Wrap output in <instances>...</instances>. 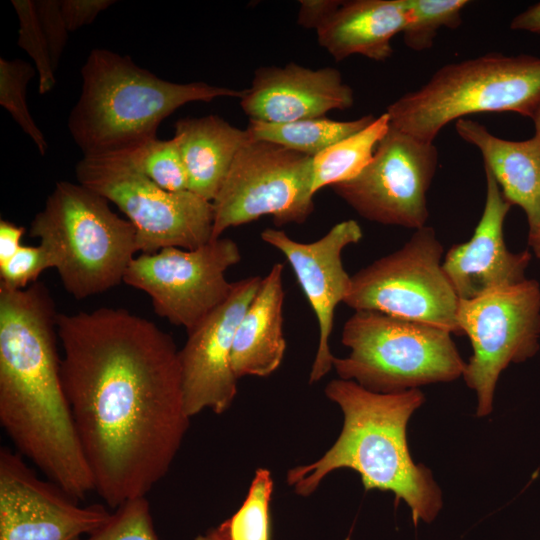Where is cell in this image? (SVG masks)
<instances>
[{
  "mask_svg": "<svg viewBox=\"0 0 540 540\" xmlns=\"http://www.w3.org/2000/svg\"><path fill=\"white\" fill-rule=\"evenodd\" d=\"M60 373L95 492L113 509L169 472L190 425L179 349L123 308L59 313Z\"/></svg>",
  "mask_w": 540,
  "mask_h": 540,
  "instance_id": "6da1fadb",
  "label": "cell"
},
{
  "mask_svg": "<svg viewBox=\"0 0 540 540\" xmlns=\"http://www.w3.org/2000/svg\"><path fill=\"white\" fill-rule=\"evenodd\" d=\"M58 314L40 282L0 286V424L15 451L83 500L95 488L61 379Z\"/></svg>",
  "mask_w": 540,
  "mask_h": 540,
  "instance_id": "7a4b0ae2",
  "label": "cell"
},
{
  "mask_svg": "<svg viewBox=\"0 0 540 540\" xmlns=\"http://www.w3.org/2000/svg\"><path fill=\"white\" fill-rule=\"evenodd\" d=\"M344 416L335 443L316 461L286 474L299 496H310L322 480L340 468L356 471L365 490L390 491L397 504L411 509L414 524L432 522L442 508V494L431 471L416 464L407 443V424L425 401L419 388L377 393L351 380L333 379L324 389Z\"/></svg>",
  "mask_w": 540,
  "mask_h": 540,
  "instance_id": "3957f363",
  "label": "cell"
},
{
  "mask_svg": "<svg viewBox=\"0 0 540 540\" xmlns=\"http://www.w3.org/2000/svg\"><path fill=\"white\" fill-rule=\"evenodd\" d=\"M81 78V94L67 125L83 157L114 153L157 137L160 123L187 103L243 95V90L205 82L163 80L107 49L89 53Z\"/></svg>",
  "mask_w": 540,
  "mask_h": 540,
  "instance_id": "277c9868",
  "label": "cell"
},
{
  "mask_svg": "<svg viewBox=\"0 0 540 540\" xmlns=\"http://www.w3.org/2000/svg\"><path fill=\"white\" fill-rule=\"evenodd\" d=\"M30 235L40 239L63 287L78 300L123 282L139 252L134 226L104 197L69 181L56 183L32 220Z\"/></svg>",
  "mask_w": 540,
  "mask_h": 540,
  "instance_id": "5b68a950",
  "label": "cell"
},
{
  "mask_svg": "<svg viewBox=\"0 0 540 540\" xmlns=\"http://www.w3.org/2000/svg\"><path fill=\"white\" fill-rule=\"evenodd\" d=\"M540 108V57L489 53L439 68L419 89L391 103L390 126L433 143L447 124L474 113Z\"/></svg>",
  "mask_w": 540,
  "mask_h": 540,
  "instance_id": "8992f818",
  "label": "cell"
},
{
  "mask_svg": "<svg viewBox=\"0 0 540 540\" xmlns=\"http://www.w3.org/2000/svg\"><path fill=\"white\" fill-rule=\"evenodd\" d=\"M345 357H334L338 377L377 393H397L463 376L452 333L440 327L371 310L355 311L344 323Z\"/></svg>",
  "mask_w": 540,
  "mask_h": 540,
  "instance_id": "52a82bcc",
  "label": "cell"
},
{
  "mask_svg": "<svg viewBox=\"0 0 540 540\" xmlns=\"http://www.w3.org/2000/svg\"><path fill=\"white\" fill-rule=\"evenodd\" d=\"M443 253L432 227L415 230L400 249L351 276L344 304L354 311H377L459 335L460 299L443 270Z\"/></svg>",
  "mask_w": 540,
  "mask_h": 540,
  "instance_id": "ba28073f",
  "label": "cell"
},
{
  "mask_svg": "<svg viewBox=\"0 0 540 540\" xmlns=\"http://www.w3.org/2000/svg\"><path fill=\"white\" fill-rule=\"evenodd\" d=\"M78 183L114 203L134 226L140 253L163 248L195 249L212 239V202L186 190L170 192L125 162L83 157Z\"/></svg>",
  "mask_w": 540,
  "mask_h": 540,
  "instance_id": "9c48e42d",
  "label": "cell"
},
{
  "mask_svg": "<svg viewBox=\"0 0 540 540\" xmlns=\"http://www.w3.org/2000/svg\"><path fill=\"white\" fill-rule=\"evenodd\" d=\"M313 157L250 140L235 156L212 201V239L272 216L277 226L304 223L314 210Z\"/></svg>",
  "mask_w": 540,
  "mask_h": 540,
  "instance_id": "30bf717a",
  "label": "cell"
},
{
  "mask_svg": "<svg viewBox=\"0 0 540 540\" xmlns=\"http://www.w3.org/2000/svg\"><path fill=\"white\" fill-rule=\"evenodd\" d=\"M460 334L473 354L463 378L477 395L479 417L493 409L500 374L512 363L534 357L540 348V284L535 279L499 287L469 300H460Z\"/></svg>",
  "mask_w": 540,
  "mask_h": 540,
  "instance_id": "8fae6325",
  "label": "cell"
},
{
  "mask_svg": "<svg viewBox=\"0 0 540 540\" xmlns=\"http://www.w3.org/2000/svg\"><path fill=\"white\" fill-rule=\"evenodd\" d=\"M240 260L238 244L220 237L195 249L140 253L123 282L149 295L155 313L188 333L230 296L233 282L226 271Z\"/></svg>",
  "mask_w": 540,
  "mask_h": 540,
  "instance_id": "7c38bea8",
  "label": "cell"
},
{
  "mask_svg": "<svg viewBox=\"0 0 540 540\" xmlns=\"http://www.w3.org/2000/svg\"><path fill=\"white\" fill-rule=\"evenodd\" d=\"M437 165L433 143L390 126L369 164L332 189L371 222L417 230L429 215L427 192Z\"/></svg>",
  "mask_w": 540,
  "mask_h": 540,
  "instance_id": "4fadbf2b",
  "label": "cell"
},
{
  "mask_svg": "<svg viewBox=\"0 0 540 540\" xmlns=\"http://www.w3.org/2000/svg\"><path fill=\"white\" fill-rule=\"evenodd\" d=\"M41 479L17 451L0 449V540H76L102 527L112 512L83 506Z\"/></svg>",
  "mask_w": 540,
  "mask_h": 540,
  "instance_id": "5bb4252c",
  "label": "cell"
},
{
  "mask_svg": "<svg viewBox=\"0 0 540 540\" xmlns=\"http://www.w3.org/2000/svg\"><path fill=\"white\" fill-rule=\"evenodd\" d=\"M261 280L249 276L233 282L227 300L187 333L179 360L184 408L190 418L206 409L222 414L231 407L239 380L231 363L234 336Z\"/></svg>",
  "mask_w": 540,
  "mask_h": 540,
  "instance_id": "9a60e30c",
  "label": "cell"
},
{
  "mask_svg": "<svg viewBox=\"0 0 540 540\" xmlns=\"http://www.w3.org/2000/svg\"><path fill=\"white\" fill-rule=\"evenodd\" d=\"M260 236L285 256L315 314L318 345L309 383L319 382L333 368L335 356L329 341L335 310L339 303H344L351 287V276L344 268L342 254L346 247L362 239L361 226L355 220H344L309 243L294 240L285 231L274 228L264 229Z\"/></svg>",
  "mask_w": 540,
  "mask_h": 540,
  "instance_id": "2e32d148",
  "label": "cell"
},
{
  "mask_svg": "<svg viewBox=\"0 0 540 540\" xmlns=\"http://www.w3.org/2000/svg\"><path fill=\"white\" fill-rule=\"evenodd\" d=\"M486 197L482 216L472 237L452 246L442 266L460 300L527 279L532 258L528 250L510 251L504 240V222L511 204L503 196L491 172L484 168Z\"/></svg>",
  "mask_w": 540,
  "mask_h": 540,
  "instance_id": "e0dca14e",
  "label": "cell"
},
{
  "mask_svg": "<svg viewBox=\"0 0 540 540\" xmlns=\"http://www.w3.org/2000/svg\"><path fill=\"white\" fill-rule=\"evenodd\" d=\"M353 89L333 67L312 69L290 62L262 66L243 90L240 106L249 120L287 123L350 109Z\"/></svg>",
  "mask_w": 540,
  "mask_h": 540,
  "instance_id": "ac0fdd59",
  "label": "cell"
},
{
  "mask_svg": "<svg viewBox=\"0 0 540 540\" xmlns=\"http://www.w3.org/2000/svg\"><path fill=\"white\" fill-rule=\"evenodd\" d=\"M458 135L475 146L505 199L522 208L528 223V238L540 228V138L520 141L499 138L482 125L461 118L455 122Z\"/></svg>",
  "mask_w": 540,
  "mask_h": 540,
  "instance_id": "d6986e66",
  "label": "cell"
},
{
  "mask_svg": "<svg viewBox=\"0 0 540 540\" xmlns=\"http://www.w3.org/2000/svg\"><path fill=\"white\" fill-rule=\"evenodd\" d=\"M409 21L407 0L343 1L316 30L318 43L336 61L362 55L374 61L391 57L393 37Z\"/></svg>",
  "mask_w": 540,
  "mask_h": 540,
  "instance_id": "ffe728a7",
  "label": "cell"
},
{
  "mask_svg": "<svg viewBox=\"0 0 540 540\" xmlns=\"http://www.w3.org/2000/svg\"><path fill=\"white\" fill-rule=\"evenodd\" d=\"M283 264L275 263L242 316L235 332L231 363L235 376L267 377L286 351L283 331Z\"/></svg>",
  "mask_w": 540,
  "mask_h": 540,
  "instance_id": "44dd1931",
  "label": "cell"
},
{
  "mask_svg": "<svg viewBox=\"0 0 540 540\" xmlns=\"http://www.w3.org/2000/svg\"><path fill=\"white\" fill-rule=\"evenodd\" d=\"M187 171L188 190L212 202L239 150L252 140L218 115L183 118L173 136Z\"/></svg>",
  "mask_w": 540,
  "mask_h": 540,
  "instance_id": "7402d4cb",
  "label": "cell"
},
{
  "mask_svg": "<svg viewBox=\"0 0 540 540\" xmlns=\"http://www.w3.org/2000/svg\"><path fill=\"white\" fill-rule=\"evenodd\" d=\"M375 118L365 115L355 120L336 121L323 116L287 123L249 120L246 129L252 140L274 143L314 157L336 142L361 131Z\"/></svg>",
  "mask_w": 540,
  "mask_h": 540,
  "instance_id": "603a6c76",
  "label": "cell"
},
{
  "mask_svg": "<svg viewBox=\"0 0 540 540\" xmlns=\"http://www.w3.org/2000/svg\"><path fill=\"white\" fill-rule=\"evenodd\" d=\"M386 113L361 131L329 146L313 157V192L356 177L371 161L380 140L389 130Z\"/></svg>",
  "mask_w": 540,
  "mask_h": 540,
  "instance_id": "cb8c5ba5",
  "label": "cell"
},
{
  "mask_svg": "<svg viewBox=\"0 0 540 540\" xmlns=\"http://www.w3.org/2000/svg\"><path fill=\"white\" fill-rule=\"evenodd\" d=\"M106 155L125 162L167 191L181 192L189 188L187 171L174 137L168 140L155 137Z\"/></svg>",
  "mask_w": 540,
  "mask_h": 540,
  "instance_id": "d4e9b609",
  "label": "cell"
},
{
  "mask_svg": "<svg viewBox=\"0 0 540 540\" xmlns=\"http://www.w3.org/2000/svg\"><path fill=\"white\" fill-rule=\"evenodd\" d=\"M271 472L255 471L241 507L216 530L223 540H270Z\"/></svg>",
  "mask_w": 540,
  "mask_h": 540,
  "instance_id": "484cf974",
  "label": "cell"
},
{
  "mask_svg": "<svg viewBox=\"0 0 540 540\" xmlns=\"http://www.w3.org/2000/svg\"><path fill=\"white\" fill-rule=\"evenodd\" d=\"M467 0H407L409 21L403 30L405 45L420 52L433 46L442 27L456 29L462 23Z\"/></svg>",
  "mask_w": 540,
  "mask_h": 540,
  "instance_id": "4316f807",
  "label": "cell"
},
{
  "mask_svg": "<svg viewBox=\"0 0 540 540\" xmlns=\"http://www.w3.org/2000/svg\"><path fill=\"white\" fill-rule=\"evenodd\" d=\"M34 75L35 69L29 63L21 59L0 58V104L44 156L48 149L46 139L33 120L26 103V87Z\"/></svg>",
  "mask_w": 540,
  "mask_h": 540,
  "instance_id": "83f0119b",
  "label": "cell"
},
{
  "mask_svg": "<svg viewBox=\"0 0 540 540\" xmlns=\"http://www.w3.org/2000/svg\"><path fill=\"white\" fill-rule=\"evenodd\" d=\"M11 2L19 19L18 45L34 61L39 79L38 91L40 94H46L56 84V70L37 14L35 1L12 0Z\"/></svg>",
  "mask_w": 540,
  "mask_h": 540,
  "instance_id": "f1b7e54d",
  "label": "cell"
},
{
  "mask_svg": "<svg viewBox=\"0 0 540 540\" xmlns=\"http://www.w3.org/2000/svg\"><path fill=\"white\" fill-rule=\"evenodd\" d=\"M76 540H159L150 504L137 497L118 506L109 520L95 532Z\"/></svg>",
  "mask_w": 540,
  "mask_h": 540,
  "instance_id": "f546056e",
  "label": "cell"
},
{
  "mask_svg": "<svg viewBox=\"0 0 540 540\" xmlns=\"http://www.w3.org/2000/svg\"><path fill=\"white\" fill-rule=\"evenodd\" d=\"M49 268H54L53 260L42 244L22 245L9 260L0 264V285L14 290L25 289Z\"/></svg>",
  "mask_w": 540,
  "mask_h": 540,
  "instance_id": "4dcf8cb0",
  "label": "cell"
},
{
  "mask_svg": "<svg viewBox=\"0 0 540 540\" xmlns=\"http://www.w3.org/2000/svg\"><path fill=\"white\" fill-rule=\"evenodd\" d=\"M35 6L48 42L52 63L56 70L67 44L69 33L62 14L60 1L37 0Z\"/></svg>",
  "mask_w": 540,
  "mask_h": 540,
  "instance_id": "1f68e13d",
  "label": "cell"
},
{
  "mask_svg": "<svg viewBox=\"0 0 540 540\" xmlns=\"http://www.w3.org/2000/svg\"><path fill=\"white\" fill-rule=\"evenodd\" d=\"M114 0H60L62 14L69 32L92 23Z\"/></svg>",
  "mask_w": 540,
  "mask_h": 540,
  "instance_id": "d6a6232c",
  "label": "cell"
},
{
  "mask_svg": "<svg viewBox=\"0 0 540 540\" xmlns=\"http://www.w3.org/2000/svg\"><path fill=\"white\" fill-rule=\"evenodd\" d=\"M340 0H301L297 22L306 29H319L341 6Z\"/></svg>",
  "mask_w": 540,
  "mask_h": 540,
  "instance_id": "836d02e7",
  "label": "cell"
},
{
  "mask_svg": "<svg viewBox=\"0 0 540 540\" xmlns=\"http://www.w3.org/2000/svg\"><path fill=\"white\" fill-rule=\"evenodd\" d=\"M25 228L7 220H0V264L9 260L23 245Z\"/></svg>",
  "mask_w": 540,
  "mask_h": 540,
  "instance_id": "e575fe53",
  "label": "cell"
},
{
  "mask_svg": "<svg viewBox=\"0 0 540 540\" xmlns=\"http://www.w3.org/2000/svg\"><path fill=\"white\" fill-rule=\"evenodd\" d=\"M510 28L516 31L540 34V2L517 14L511 20Z\"/></svg>",
  "mask_w": 540,
  "mask_h": 540,
  "instance_id": "d590c367",
  "label": "cell"
},
{
  "mask_svg": "<svg viewBox=\"0 0 540 540\" xmlns=\"http://www.w3.org/2000/svg\"><path fill=\"white\" fill-rule=\"evenodd\" d=\"M534 123L535 133L540 138V108L531 118ZM529 247L532 249L534 255L540 259V228L535 236L527 239Z\"/></svg>",
  "mask_w": 540,
  "mask_h": 540,
  "instance_id": "8d00e7d4",
  "label": "cell"
},
{
  "mask_svg": "<svg viewBox=\"0 0 540 540\" xmlns=\"http://www.w3.org/2000/svg\"><path fill=\"white\" fill-rule=\"evenodd\" d=\"M195 540H223L216 529L210 530L205 535H199Z\"/></svg>",
  "mask_w": 540,
  "mask_h": 540,
  "instance_id": "74e56055",
  "label": "cell"
}]
</instances>
